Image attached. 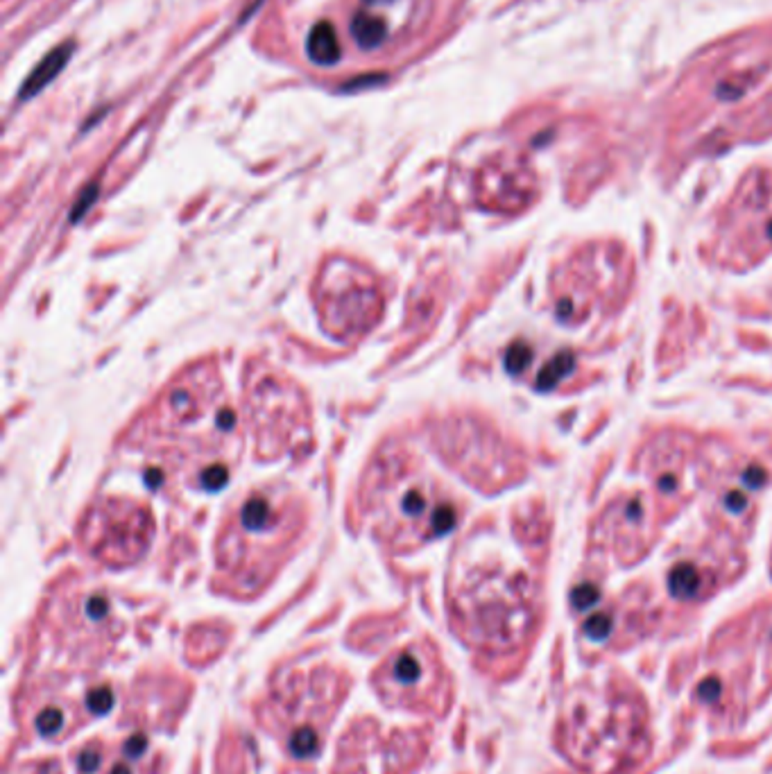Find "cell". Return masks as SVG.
<instances>
[{
  "mask_svg": "<svg viewBox=\"0 0 772 774\" xmlns=\"http://www.w3.org/2000/svg\"><path fill=\"white\" fill-rule=\"evenodd\" d=\"M559 743L587 774L630 770L648 754L645 706L623 684H580L564 700Z\"/></svg>",
  "mask_w": 772,
  "mask_h": 774,
  "instance_id": "3",
  "label": "cell"
},
{
  "mask_svg": "<svg viewBox=\"0 0 772 774\" xmlns=\"http://www.w3.org/2000/svg\"><path fill=\"white\" fill-rule=\"evenodd\" d=\"M530 358H532V353H530L528 346L517 344V346H512L510 349V353L505 358V365H508L510 372H521V369L530 363Z\"/></svg>",
  "mask_w": 772,
  "mask_h": 774,
  "instance_id": "19",
  "label": "cell"
},
{
  "mask_svg": "<svg viewBox=\"0 0 772 774\" xmlns=\"http://www.w3.org/2000/svg\"><path fill=\"white\" fill-rule=\"evenodd\" d=\"M385 35H387L385 20L374 14L358 12L351 20V37L358 43V48H363V50L378 48L380 43L385 41Z\"/></svg>",
  "mask_w": 772,
  "mask_h": 774,
  "instance_id": "11",
  "label": "cell"
},
{
  "mask_svg": "<svg viewBox=\"0 0 772 774\" xmlns=\"http://www.w3.org/2000/svg\"><path fill=\"white\" fill-rule=\"evenodd\" d=\"M306 528V505L286 485L247 491L222 521L216 562L233 585L256 589L272 575Z\"/></svg>",
  "mask_w": 772,
  "mask_h": 774,
  "instance_id": "4",
  "label": "cell"
},
{
  "mask_svg": "<svg viewBox=\"0 0 772 774\" xmlns=\"http://www.w3.org/2000/svg\"><path fill=\"white\" fill-rule=\"evenodd\" d=\"M585 630H587L589 638H594V641H602V638H607V634L612 630V621L607 618L605 614H596L587 621Z\"/></svg>",
  "mask_w": 772,
  "mask_h": 774,
  "instance_id": "18",
  "label": "cell"
},
{
  "mask_svg": "<svg viewBox=\"0 0 772 774\" xmlns=\"http://www.w3.org/2000/svg\"><path fill=\"white\" fill-rule=\"evenodd\" d=\"M73 50H75V43L66 41V43H62V46L52 48V50H48L46 54H43L41 61L30 71L23 86H21V91H18L21 102H25V100L39 95L43 88L54 80V77H59V73L66 69V64L71 61Z\"/></svg>",
  "mask_w": 772,
  "mask_h": 774,
  "instance_id": "9",
  "label": "cell"
},
{
  "mask_svg": "<svg viewBox=\"0 0 772 774\" xmlns=\"http://www.w3.org/2000/svg\"><path fill=\"white\" fill-rule=\"evenodd\" d=\"M64 722H66V717H64L62 709H57V706H48V709H43L37 715V732L43 738L57 736L64 729Z\"/></svg>",
  "mask_w": 772,
  "mask_h": 774,
  "instance_id": "14",
  "label": "cell"
},
{
  "mask_svg": "<svg viewBox=\"0 0 772 774\" xmlns=\"http://www.w3.org/2000/svg\"><path fill=\"white\" fill-rule=\"evenodd\" d=\"M700 573L696 570V566L691 564H679L673 573H670V580H668V587L670 591H673L675 598H682V600H691L696 598L700 593Z\"/></svg>",
  "mask_w": 772,
  "mask_h": 774,
  "instance_id": "12",
  "label": "cell"
},
{
  "mask_svg": "<svg viewBox=\"0 0 772 774\" xmlns=\"http://www.w3.org/2000/svg\"><path fill=\"white\" fill-rule=\"evenodd\" d=\"M245 421L263 459L301 455L312 442L308 399L283 372L265 363H250L242 387Z\"/></svg>",
  "mask_w": 772,
  "mask_h": 774,
  "instance_id": "5",
  "label": "cell"
},
{
  "mask_svg": "<svg viewBox=\"0 0 772 774\" xmlns=\"http://www.w3.org/2000/svg\"><path fill=\"white\" fill-rule=\"evenodd\" d=\"M455 607L480 643L514 645L528 630L530 611L512 580L476 575L457 593Z\"/></svg>",
  "mask_w": 772,
  "mask_h": 774,
  "instance_id": "8",
  "label": "cell"
},
{
  "mask_svg": "<svg viewBox=\"0 0 772 774\" xmlns=\"http://www.w3.org/2000/svg\"><path fill=\"white\" fill-rule=\"evenodd\" d=\"M86 704H88V709H91V713L105 715V713H109L111 704H114V691H111L109 686H98V688H93L91 693H88Z\"/></svg>",
  "mask_w": 772,
  "mask_h": 774,
  "instance_id": "15",
  "label": "cell"
},
{
  "mask_svg": "<svg viewBox=\"0 0 772 774\" xmlns=\"http://www.w3.org/2000/svg\"><path fill=\"white\" fill-rule=\"evenodd\" d=\"M361 514L376 539L401 551L444 536L457 523L453 498L404 446H387L367 464Z\"/></svg>",
  "mask_w": 772,
  "mask_h": 774,
  "instance_id": "2",
  "label": "cell"
},
{
  "mask_svg": "<svg viewBox=\"0 0 772 774\" xmlns=\"http://www.w3.org/2000/svg\"><path fill=\"white\" fill-rule=\"evenodd\" d=\"M306 52H308V59L317 66H333L340 61L342 50H340V41H338V35H335L333 23H329V20H320V23L312 25V30L308 32V39H306Z\"/></svg>",
  "mask_w": 772,
  "mask_h": 774,
  "instance_id": "10",
  "label": "cell"
},
{
  "mask_svg": "<svg viewBox=\"0 0 772 774\" xmlns=\"http://www.w3.org/2000/svg\"><path fill=\"white\" fill-rule=\"evenodd\" d=\"M380 3H390V0H365V5H380Z\"/></svg>",
  "mask_w": 772,
  "mask_h": 774,
  "instance_id": "21",
  "label": "cell"
},
{
  "mask_svg": "<svg viewBox=\"0 0 772 774\" xmlns=\"http://www.w3.org/2000/svg\"><path fill=\"white\" fill-rule=\"evenodd\" d=\"M143 446L193 471L202 489L229 482V464L240 451L238 414L220 372L209 363L184 369L145 412Z\"/></svg>",
  "mask_w": 772,
  "mask_h": 774,
  "instance_id": "1",
  "label": "cell"
},
{
  "mask_svg": "<svg viewBox=\"0 0 772 774\" xmlns=\"http://www.w3.org/2000/svg\"><path fill=\"white\" fill-rule=\"evenodd\" d=\"M100 761H103L100 749L93 747V745H88L80 751V754H77V772L80 774H95L100 770Z\"/></svg>",
  "mask_w": 772,
  "mask_h": 774,
  "instance_id": "16",
  "label": "cell"
},
{
  "mask_svg": "<svg viewBox=\"0 0 772 774\" xmlns=\"http://www.w3.org/2000/svg\"><path fill=\"white\" fill-rule=\"evenodd\" d=\"M598 598H600L598 589L591 587V585H580V587L573 589V593H571V600H573L575 609H587V607H591V604H596Z\"/></svg>",
  "mask_w": 772,
  "mask_h": 774,
  "instance_id": "17",
  "label": "cell"
},
{
  "mask_svg": "<svg viewBox=\"0 0 772 774\" xmlns=\"http://www.w3.org/2000/svg\"><path fill=\"white\" fill-rule=\"evenodd\" d=\"M385 82V75H378V73H372V75H365V77H356V80H351L349 84L342 86V91H356L358 86H367V84H380Z\"/></svg>",
  "mask_w": 772,
  "mask_h": 774,
  "instance_id": "20",
  "label": "cell"
},
{
  "mask_svg": "<svg viewBox=\"0 0 772 774\" xmlns=\"http://www.w3.org/2000/svg\"><path fill=\"white\" fill-rule=\"evenodd\" d=\"M571 367H573V356L571 353H559L553 363H548L544 367V372L539 374V380H537V385H539V389H551L555 387L559 380H562L568 372Z\"/></svg>",
  "mask_w": 772,
  "mask_h": 774,
  "instance_id": "13",
  "label": "cell"
},
{
  "mask_svg": "<svg viewBox=\"0 0 772 774\" xmlns=\"http://www.w3.org/2000/svg\"><path fill=\"white\" fill-rule=\"evenodd\" d=\"M152 539V514L134 498L103 496L88 505L80 521V541L84 551L109 566L139 562Z\"/></svg>",
  "mask_w": 772,
  "mask_h": 774,
  "instance_id": "7",
  "label": "cell"
},
{
  "mask_svg": "<svg viewBox=\"0 0 772 774\" xmlns=\"http://www.w3.org/2000/svg\"><path fill=\"white\" fill-rule=\"evenodd\" d=\"M322 329L340 342L361 340L383 312V290L367 265L346 256H331L322 263L312 283Z\"/></svg>",
  "mask_w": 772,
  "mask_h": 774,
  "instance_id": "6",
  "label": "cell"
}]
</instances>
